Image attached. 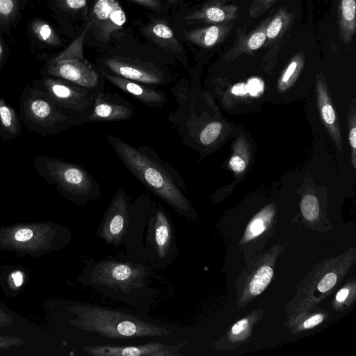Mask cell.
Instances as JSON below:
<instances>
[{
    "label": "cell",
    "mask_w": 356,
    "mask_h": 356,
    "mask_svg": "<svg viewBox=\"0 0 356 356\" xmlns=\"http://www.w3.org/2000/svg\"><path fill=\"white\" fill-rule=\"evenodd\" d=\"M79 277L80 282L99 294L149 312L158 296L152 286L154 268L127 254L99 259L86 257Z\"/></svg>",
    "instance_id": "1"
},
{
    "label": "cell",
    "mask_w": 356,
    "mask_h": 356,
    "mask_svg": "<svg viewBox=\"0 0 356 356\" xmlns=\"http://www.w3.org/2000/svg\"><path fill=\"white\" fill-rule=\"evenodd\" d=\"M106 139L123 165L150 193L160 198L179 216L193 219L195 212L185 194L186 184L181 174L163 161L147 145L137 147L120 137L108 134Z\"/></svg>",
    "instance_id": "2"
},
{
    "label": "cell",
    "mask_w": 356,
    "mask_h": 356,
    "mask_svg": "<svg viewBox=\"0 0 356 356\" xmlns=\"http://www.w3.org/2000/svg\"><path fill=\"white\" fill-rule=\"evenodd\" d=\"M134 40V38H133ZM150 44V43H149ZM140 47L134 40L131 44L126 31L108 47L99 50L97 67L111 74L119 76L147 86H164L176 80L170 66L177 61L170 54L150 44Z\"/></svg>",
    "instance_id": "3"
},
{
    "label": "cell",
    "mask_w": 356,
    "mask_h": 356,
    "mask_svg": "<svg viewBox=\"0 0 356 356\" xmlns=\"http://www.w3.org/2000/svg\"><path fill=\"white\" fill-rule=\"evenodd\" d=\"M70 311L76 316L70 320L72 325L109 339L164 337L172 333L165 327L120 309L79 304L72 307Z\"/></svg>",
    "instance_id": "4"
},
{
    "label": "cell",
    "mask_w": 356,
    "mask_h": 356,
    "mask_svg": "<svg viewBox=\"0 0 356 356\" xmlns=\"http://www.w3.org/2000/svg\"><path fill=\"white\" fill-rule=\"evenodd\" d=\"M33 165L46 182L77 205L87 204L101 195L97 180L79 164L40 154L34 157Z\"/></svg>",
    "instance_id": "5"
},
{
    "label": "cell",
    "mask_w": 356,
    "mask_h": 356,
    "mask_svg": "<svg viewBox=\"0 0 356 356\" xmlns=\"http://www.w3.org/2000/svg\"><path fill=\"white\" fill-rule=\"evenodd\" d=\"M19 115L27 129L44 137L52 136L74 126L81 118L60 108L38 86L28 85L19 98Z\"/></svg>",
    "instance_id": "6"
},
{
    "label": "cell",
    "mask_w": 356,
    "mask_h": 356,
    "mask_svg": "<svg viewBox=\"0 0 356 356\" xmlns=\"http://www.w3.org/2000/svg\"><path fill=\"white\" fill-rule=\"evenodd\" d=\"M143 243L147 263L164 269L179 255L175 228L162 204L152 200L144 228Z\"/></svg>",
    "instance_id": "7"
},
{
    "label": "cell",
    "mask_w": 356,
    "mask_h": 356,
    "mask_svg": "<svg viewBox=\"0 0 356 356\" xmlns=\"http://www.w3.org/2000/svg\"><path fill=\"white\" fill-rule=\"evenodd\" d=\"M88 13L86 35L92 37L91 45L97 46L98 51L113 44L127 31V15L118 0H95Z\"/></svg>",
    "instance_id": "8"
},
{
    "label": "cell",
    "mask_w": 356,
    "mask_h": 356,
    "mask_svg": "<svg viewBox=\"0 0 356 356\" xmlns=\"http://www.w3.org/2000/svg\"><path fill=\"white\" fill-rule=\"evenodd\" d=\"M34 83L41 88L60 108L81 118L83 124V120L90 112L96 96L93 92L69 81L51 76Z\"/></svg>",
    "instance_id": "9"
},
{
    "label": "cell",
    "mask_w": 356,
    "mask_h": 356,
    "mask_svg": "<svg viewBox=\"0 0 356 356\" xmlns=\"http://www.w3.org/2000/svg\"><path fill=\"white\" fill-rule=\"evenodd\" d=\"M130 197L122 186L113 195L101 219L97 236L106 245L118 248L124 245L129 232Z\"/></svg>",
    "instance_id": "10"
},
{
    "label": "cell",
    "mask_w": 356,
    "mask_h": 356,
    "mask_svg": "<svg viewBox=\"0 0 356 356\" xmlns=\"http://www.w3.org/2000/svg\"><path fill=\"white\" fill-rule=\"evenodd\" d=\"M46 72L83 87L95 95L104 91L105 78L84 56L50 60Z\"/></svg>",
    "instance_id": "11"
},
{
    "label": "cell",
    "mask_w": 356,
    "mask_h": 356,
    "mask_svg": "<svg viewBox=\"0 0 356 356\" xmlns=\"http://www.w3.org/2000/svg\"><path fill=\"white\" fill-rule=\"evenodd\" d=\"M141 35L152 45L170 54L188 68L186 53L170 22L163 16H151L146 23L136 22Z\"/></svg>",
    "instance_id": "12"
},
{
    "label": "cell",
    "mask_w": 356,
    "mask_h": 356,
    "mask_svg": "<svg viewBox=\"0 0 356 356\" xmlns=\"http://www.w3.org/2000/svg\"><path fill=\"white\" fill-rule=\"evenodd\" d=\"M188 343L183 341L176 344L149 342L136 346L111 344L83 346L82 350L92 356H181V350Z\"/></svg>",
    "instance_id": "13"
},
{
    "label": "cell",
    "mask_w": 356,
    "mask_h": 356,
    "mask_svg": "<svg viewBox=\"0 0 356 356\" xmlns=\"http://www.w3.org/2000/svg\"><path fill=\"white\" fill-rule=\"evenodd\" d=\"M135 106L116 93L103 91L95 96L90 112L83 124L128 120L135 113Z\"/></svg>",
    "instance_id": "14"
},
{
    "label": "cell",
    "mask_w": 356,
    "mask_h": 356,
    "mask_svg": "<svg viewBox=\"0 0 356 356\" xmlns=\"http://www.w3.org/2000/svg\"><path fill=\"white\" fill-rule=\"evenodd\" d=\"M56 229L49 225H31L7 229L1 236L3 244L18 249L49 248L56 235Z\"/></svg>",
    "instance_id": "15"
},
{
    "label": "cell",
    "mask_w": 356,
    "mask_h": 356,
    "mask_svg": "<svg viewBox=\"0 0 356 356\" xmlns=\"http://www.w3.org/2000/svg\"><path fill=\"white\" fill-rule=\"evenodd\" d=\"M106 80L130 95L143 105L150 108H163L167 102L166 93L147 85L99 70Z\"/></svg>",
    "instance_id": "16"
},
{
    "label": "cell",
    "mask_w": 356,
    "mask_h": 356,
    "mask_svg": "<svg viewBox=\"0 0 356 356\" xmlns=\"http://www.w3.org/2000/svg\"><path fill=\"white\" fill-rule=\"evenodd\" d=\"M237 8L233 5H222L209 1L200 8L183 15L181 19L187 23H207L218 24L228 22L235 18Z\"/></svg>",
    "instance_id": "17"
},
{
    "label": "cell",
    "mask_w": 356,
    "mask_h": 356,
    "mask_svg": "<svg viewBox=\"0 0 356 356\" xmlns=\"http://www.w3.org/2000/svg\"><path fill=\"white\" fill-rule=\"evenodd\" d=\"M224 24H212L205 27L183 31L182 40L203 49H209L217 44L225 36Z\"/></svg>",
    "instance_id": "18"
},
{
    "label": "cell",
    "mask_w": 356,
    "mask_h": 356,
    "mask_svg": "<svg viewBox=\"0 0 356 356\" xmlns=\"http://www.w3.org/2000/svg\"><path fill=\"white\" fill-rule=\"evenodd\" d=\"M337 14L340 38L350 42L356 30V1L339 0Z\"/></svg>",
    "instance_id": "19"
},
{
    "label": "cell",
    "mask_w": 356,
    "mask_h": 356,
    "mask_svg": "<svg viewBox=\"0 0 356 356\" xmlns=\"http://www.w3.org/2000/svg\"><path fill=\"white\" fill-rule=\"evenodd\" d=\"M22 135L18 116L14 108L0 97V136L5 142Z\"/></svg>",
    "instance_id": "20"
},
{
    "label": "cell",
    "mask_w": 356,
    "mask_h": 356,
    "mask_svg": "<svg viewBox=\"0 0 356 356\" xmlns=\"http://www.w3.org/2000/svg\"><path fill=\"white\" fill-rule=\"evenodd\" d=\"M273 270L269 266L259 268L253 276L249 284V291L252 295L260 294L270 282Z\"/></svg>",
    "instance_id": "21"
},
{
    "label": "cell",
    "mask_w": 356,
    "mask_h": 356,
    "mask_svg": "<svg viewBox=\"0 0 356 356\" xmlns=\"http://www.w3.org/2000/svg\"><path fill=\"white\" fill-rule=\"evenodd\" d=\"M290 17L289 14L286 10H280L267 23L266 28V38L274 40L278 37L289 24Z\"/></svg>",
    "instance_id": "22"
},
{
    "label": "cell",
    "mask_w": 356,
    "mask_h": 356,
    "mask_svg": "<svg viewBox=\"0 0 356 356\" xmlns=\"http://www.w3.org/2000/svg\"><path fill=\"white\" fill-rule=\"evenodd\" d=\"M32 30L35 36L49 45H59L60 40L50 25L42 20H36L32 24Z\"/></svg>",
    "instance_id": "23"
},
{
    "label": "cell",
    "mask_w": 356,
    "mask_h": 356,
    "mask_svg": "<svg viewBox=\"0 0 356 356\" xmlns=\"http://www.w3.org/2000/svg\"><path fill=\"white\" fill-rule=\"evenodd\" d=\"M267 22L263 24L243 40L238 47L243 50L255 51L263 46L266 40V28Z\"/></svg>",
    "instance_id": "24"
},
{
    "label": "cell",
    "mask_w": 356,
    "mask_h": 356,
    "mask_svg": "<svg viewBox=\"0 0 356 356\" xmlns=\"http://www.w3.org/2000/svg\"><path fill=\"white\" fill-rule=\"evenodd\" d=\"M222 129V124L212 122L202 131L199 138V147H208L213 144L218 138Z\"/></svg>",
    "instance_id": "25"
},
{
    "label": "cell",
    "mask_w": 356,
    "mask_h": 356,
    "mask_svg": "<svg viewBox=\"0 0 356 356\" xmlns=\"http://www.w3.org/2000/svg\"><path fill=\"white\" fill-rule=\"evenodd\" d=\"M300 210L307 220L316 219L319 213L318 201L316 197L313 195H305L300 202Z\"/></svg>",
    "instance_id": "26"
},
{
    "label": "cell",
    "mask_w": 356,
    "mask_h": 356,
    "mask_svg": "<svg viewBox=\"0 0 356 356\" xmlns=\"http://www.w3.org/2000/svg\"><path fill=\"white\" fill-rule=\"evenodd\" d=\"M146 9L157 15H167L170 11V6L163 0H131Z\"/></svg>",
    "instance_id": "27"
},
{
    "label": "cell",
    "mask_w": 356,
    "mask_h": 356,
    "mask_svg": "<svg viewBox=\"0 0 356 356\" xmlns=\"http://www.w3.org/2000/svg\"><path fill=\"white\" fill-rule=\"evenodd\" d=\"M17 8V0H0V17L3 19L14 16Z\"/></svg>",
    "instance_id": "28"
},
{
    "label": "cell",
    "mask_w": 356,
    "mask_h": 356,
    "mask_svg": "<svg viewBox=\"0 0 356 356\" xmlns=\"http://www.w3.org/2000/svg\"><path fill=\"white\" fill-rule=\"evenodd\" d=\"M266 229L264 220L261 217L255 218L248 226L247 238H252L261 234Z\"/></svg>",
    "instance_id": "29"
},
{
    "label": "cell",
    "mask_w": 356,
    "mask_h": 356,
    "mask_svg": "<svg viewBox=\"0 0 356 356\" xmlns=\"http://www.w3.org/2000/svg\"><path fill=\"white\" fill-rule=\"evenodd\" d=\"M322 102L321 105V112L323 121L326 124L332 125L336 122V114L334 110L329 102H323L321 99Z\"/></svg>",
    "instance_id": "30"
},
{
    "label": "cell",
    "mask_w": 356,
    "mask_h": 356,
    "mask_svg": "<svg viewBox=\"0 0 356 356\" xmlns=\"http://www.w3.org/2000/svg\"><path fill=\"white\" fill-rule=\"evenodd\" d=\"M276 0H254L249 9L251 17H255L267 10Z\"/></svg>",
    "instance_id": "31"
},
{
    "label": "cell",
    "mask_w": 356,
    "mask_h": 356,
    "mask_svg": "<svg viewBox=\"0 0 356 356\" xmlns=\"http://www.w3.org/2000/svg\"><path fill=\"white\" fill-rule=\"evenodd\" d=\"M65 9L70 11L87 10V0H58Z\"/></svg>",
    "instance_id": "32"
},
{
    "label": "cell",
    "mask_w": 356,
    "mask_h": 356,
    "mask_svg": "<svg viewBox=\"0 0 356 356\" xmlns=\"http://www.w3.org/2000/svg\"><path fill=\"white\" fill-rule=\"evenodd\" d=\"M337 275L334 273L326 274L319 282L317 289L321 293H325L331 289L337 282Z\"/></svg>",
    "instance_id": "33"
},
{
    "label": "cell",
    "mask_w": 356,
    "mask_h": 356,
    "mask_svg": "<svg viewBox=\"0 0 356 356\" xmlns=\"http://www.w3.org/2000/svg\"><path fill=\"white\" fill-rule=\"evenodd\" d=\"M24 342V340L19 337L0 336V350L7 349L15 346H19Z\"/></svg>",
    "instance_id": "34"
},
{
    "label": "cell",
    "mask_w": 356,
    "mask_h": 356,
    "mask_svg": "<svg viewBox=\"0 0 356 356\" xmlns=\"http://www.w3.org/2000/svg\"><path fill=\"white\" fill-rule=\"evenodd\" d=\"M248 93L252 96H257L264 90V83L258 79H252L246 84Z\"/></svg>",
    "instance_id": "35"
},
{
    "label": "cell",
    "mask_w": 356,
    "mask_h": 356,
    "mask_svg": "<svg viewBox=\"0 0 356 356\" xmlns=\"http://www.w3.org/2000/svg\"><path fill=\"white\" fill-rule=\"evenodd\" d=\"M229 165L231 168L236 172H242L245 168V161L240 156L236 155H234L231 158L229 161Z\"/></svg>",
    "instance_id": "36"
},
{
    "label": "cell",
    "mask_w": 356,
    "mask_h": 356,
    "mask_svg": "<svg viewBox=\"0 0 356 356\" xmlns=\"http://www.w3.org/2000/svg\"><path fill=\"white\" fill-rule=\"evenodd\" d=\"M323 319L324 316L322 314L314 315L304 322L303 327L306 329L314 327L320 324Z\"/></svg>",
    "instance_id": "37"
},
{
    "label": "cell",
    "mask_w": 356,
    "mask_h": 356,
    "mask_svg": "<svg viewBox=\"0 0 356 356\" xmlns=\"http://www.w3.org/2000/svg\"><path fill=\"white\" fill-rule=\"evenodd\" d=\"M248 321L246 318H243L236 323L232 327V333L234 335H238L243 332L248 327Z\"/></svg>",
    "instance_id": "38"
},
{
    "label": "cell",
    "mask_w": 356,
    "mask_h": 356,
    "mask_svg": "<svg viewBox=\"0 0 356 356\" xmlns=\"http://www.w3.org/2000/svg\"><path fill=\"white\" fill-rule=\"evenodd\" d=\"M10 282H12V284L15 288H19L22 285L24 277L21 271H14L10 274Z\"/></svg>",
    "instance_id": "39"
},
{
    "label": "cell",
    "mask_w": 356,
    "mask_h": 356,
    "mask_svg": "<svg viewBox=\"0 0 356 356\" xmlns=\"http://www.w3.org/2000/svg\"><path fill=\"white\" fill-rule=\"evenodd\" d=\"M232 94L235 95H244L248 93L246 85L244 83H238L233 86L231 90Z\"/></svg>",
    "instance_id": "40"
},
{
    "label": "cell",
    "mask_w": 356,
    "mask_h": 356,
    "mask_svg": "<svg viewBox=\"0 0 356 356\" xmlns=\"http://www.w3.org/2000/svg\"><path fill=\"white\" fill-rule=\"evenodd\" d=\"M184 1L185 0H166L170 9L173 11H176L177 9H180L181 6H184Z\"/></svg>",
    "instance_id": "41"
},
{
    "label": "cell",
    "mask_w": 356,
    "mask_h": 356,
    "mask_svg": "<svg viewBox=\"0 0 356 356\" xmlns=\"http://www.w3.org/2000/svg\"><path fill=\"white\" fill-rule=\"evenodd\" d=\"M349 142L350 146L355 151L356 148V128L355 126L352 127L349 133Z\"/></svg>",
    "instance_id": "42"
},
{
    "label": "cell",
    "mask_w": 356,
    "mask_h": 356,
    "mask_svg": "<svg viewBox=\"0 0 356 356\" xmlns=\"http://www.w3.org/2000/svg\"><path fill=\"white\" fill-rule=\"evenodd\" d=\"M349 291L348 289L343 288L341 289L336 296V300L337 302H343L347 298Z\"/></svg>",
    "instance_id": "43"
},
{
    "label": "cell",
    "mask_w": 356,
    "mask_h": 356,
    "mask_svg": "<svg viewBox=\"0 0 356 356\" xmlns=\"http://www.w3.org/2000/svg\"><path fill=\"white\" fill-rule=\"evenodd\" d=\"M3 57H4V50H3L2 44L0 42V69H1V67L3 63Z\"/></svg>",
    "instance_id": "44"
}]
</instances>
